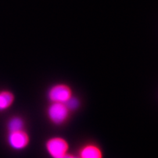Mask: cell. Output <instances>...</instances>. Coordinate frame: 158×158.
<instances>
[{"label": "cell", "instance_id": "cell-1", "mask_svg": "<svg viewBox=\"0 0 158 158\" xmlns=\"http://www.w3.org/2000/svg\"><path fill=\"white\" fill-rule=\"evenodd\" d=\"M46 150L52 158H65L67 155L68 144L60 137H53L46 142Z\"/></svg>", "mask_w": 158, "mask_h": 158}, {"label": "cell", "instance_id": "cell-2", "mask_svg": "<svg viewBox=\"0 0 158 158\" xmlns=\"http://www.w3.org/2000/svg\"><path fill=\"white\" fill-rule=\"evenodd\" d=\"M69 112L65 103H52L48 109V116L54 124L61 125L67 121Z\"/></svg>", "mask_w": 158, "mask_h": 158}, {"label": "cell", "instance_id": "cell-3", "mask_svg": "<svg viewBox=\"0 0 158 158\" xmlns=\"http://www.w3.org/2000/svg\"><path fill=\"white\" fill-rule=\"evenodd\" d=\"M72 96L70 88L65 85H57L48 92V98L52 103H65Z\"/></svg>", "mask_w": 158, "mask_h": 158}, {"label": "cell", "instance_id": "cell-4", "mask_svg": "<svg viewBox=\"0 0 158 158\" xmlns=\"http://www.w3.org/2000/svg\"><path fill=\"white\" fill-rule=\"evenodd\" d=\"M9 147L15 150H21L25 148L29 143V137L24 130L8 132L7 138Z\"/></svg>", "mask_w": 158, "mask_h": 158}, {"label": "cell", "instance_id": "cell-5", "mask_svg": "<svg viewBox=\"0 0 158 158\" xmlns=\"http://www.w3.org/2000/svg\"><path fill=\"white\" fill-rule=\"evenodd\" d=\"M79 157L81 158H102V154L99 148L92 144H88L81 148Z\"/></svg>", "mask_w": 158, "mask_h": 158}, {"label": "cell", "instance_id": "cell-6", "mask_svg": "<svg viewBox=\"0 0 158 158\" xmlns=\"http://www.w3.org/2000/svg\"><path fill=\"white\" fill-rule=\"evenodd\" d=\"M15 97L13 94L8 90L0 91V112L7 110L12 106Z\"/></svg>", "mask_w": 158, "mask_h": 158}, {"label": "cell", "instance_id": "cell-7", "mask_svg": "<svg viewBox=\"0 0 158 158\" xmlns=\"http://www.w3.org/2000/svg\"><path fill=\"white\" fill-rule=\"evenodd\" d=\"M24 123L23 118L16 116L10 118L7 124L8 132L23 131L24 129Z\"/></svg>", "mask_w": 158, "mask_h": 158}, {"label": "cell", "instance_id": "cell-8", "mask_svg": "<svg viewBox=\"0 0 158 158\" xmlns=\"http://www.w3.org/2000/svg\"><path fill=\"white\" fill-rule=\"evenodd\" d=\"M65 105L68 108L69 111H74L77 110V109L79 107L80 103L77 98L71 96L69 100L65 103Z\"/></svg>", "mask_w": 158, "mask_h": 158}, {"label": "cell", "instance_id": "cell-9", "mask_svg": "<svg viewBox=\"0 0 158 158\" xmlns=\"http://www.w3.org/2000/svg\"><path fill=\"white\" fill-rule=\"evenodd\" d=\"M65 158H81L80 157H76V156H71V155H67Z\"/></svg>", "mask_w": 158, "mask_h": 158}]
</instances>
